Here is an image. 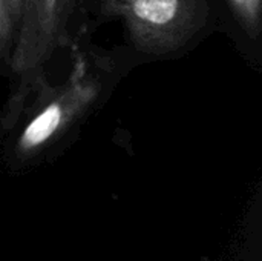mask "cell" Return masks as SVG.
<instances>
[{
  "label": "cell",
  "mask_w": 262,
  "mask_h": 261,
  "mask_svg": "<svg viewBox=\"0 0 262 261\" xmlns=\"http://www.w3.org/2000/svg\"><path fill=\"white\" fill-rule=\"evenodd\" d=\"M101 12L121 18L134 46L154 55L181 49L209 17L206 0H101Z\"/></svg>",
  "instance_id": "6da1fadb"
},
{
  "label": "cell",
  "mask_w": 262,
  "mask_h": 261,
  "mask_svg": "<svg viewBox=\"0 0 262 261\" xmlns=\"http://www.w3.org/2000/svg\"><path fill=\"white\" fill-rule=\"evenodd\" d=\"M69 8L71 0H23L9 60L12 74L18 78L17 94L11 98V115L20 112L23 100L34 89L37 75L60 45Z\"/></svg>",
  "instance_id": "7a4b0ae2"
},
{
  "label": "cell",
  "mask_w": 262,
  "mask_h": 261,
  "mask_svg": "<svg viewBox=\"0 0 262 261\" xmlns=\"http://www.w3.org/2000/svg\"><path fill=\"white\" fill-rule=\"evenodd\" d=\"M100 91L101 86L95 78L77 71L68 83L55 89L21 129L15 143L17 154L31 157L61 137L88 111Z\"/></svg>",
  "instance_id": "3957f363"
},
{
  "label": "cell",
  "mask_w": 262,
  "mask_h": 261,
  "mask_svg": "<svg viewBox=\"0 0 262 261\" xmlns=\"http://www.w3.org/2000/svg\"><path fill=\"white\" fill-rule=\"evenodd\" d=\"M23 0H0V63H9L20 25Z\"/></svg>",
  "instance_id": "277c9868"
},
{
  "label": "cell",
  "mask_w": 262,
  "mask_h": 261,
  "mask_svg": "<svg viewBox=\"0 0 262 261\" xmlns=\"http://www.w3.org/2000/svg\"><path fill=\"white\" fill-rule=\"evenodd\" d=\"M238 23L252 38L261 34L262 0H227Z\"/></svg>",
  "instance_id": "5b68a950"
}]
</instances>
